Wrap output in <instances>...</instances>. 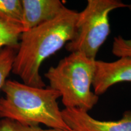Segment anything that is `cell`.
<instances>
[{
  "label": "cell",
  "mask_w": 131,
  "mask_h": 131,
  "mask_svg": "<svg viewBox=\"0 0 131 131\" xmlns=\"http://www.w3.org/2000/svg\"><path fill=\"white\" fill-rule=\"evenodd\" d=\"M79 12L66 8L55 18L23 32L12 72L24 84L42 88L41 65L74 38Z\"/></svg>",
  "instance_id": "cell-1"
},
{
  "label": "cell",
  "mask_w": 131,
  "mask_h": 131,
  "mask_svg": "<svg viewBox=\"0 0 131 131\" xmlns=\"http://www.w3.org/2000/svg\"><path fill=\"white\" fill-rule=\"evenodd\" d=\"M5 97L0 98V118L28 126L42 124L51 129L72 130L58 107L60 94L50 88H40L13 80L2 87Z\"/></svg>",
  "instance_id": "cell-2"
},
{
  "label": "cell",
  "mask_w": 131,
  "mask_h": 131,
  "mask_svg": "<svg viewBox=\"0 0 131 131\" xmlns=\"http://www.w3.org/2000/svg\"><path fill=\"white\" fill-rule=\"evenodd\" d=\"M95 61L81 52H72L45 74L49 88L60 94L65 108L89 112L98 103L99 97L91 91Z\"/></svg>",
  "instance_id": "cell-3"
},
{
  "label": "cell",
  "mask_w": 131,
  "mask_h": 131,
  "mask_svg": "<svg viewBox=\"0 0 131 131\" xmlns=\"http://www.w3.org/2000/svg\"><path fill=\"white\" fill-rule=\"evenodd\" d=\"M129 8L131 5L119 0H88L86 7L78 14L77 33L66 46L70 53L80 52L95 60L98 50L109 34V15L113 10Z\"/></svg>",
  "instance_id": "cell-4"
},
{
  "label": "cell",
  "mask_w": 131,
  "mask_h": 131,
  "mask_svg": "<svg viewBox=\"0 0 131 131\" xmlns=\"http://www.w3.org/2000/svg\"><path fill=\"white\" fill-rule=\"evenodd\" d=\"M61 112L66 123L74 131H131V110L117 121L98 120L76 108H65Z\"/></svg>",
  "instance_id": "cell-5"
},
{
  "label": "cell",
  "mask_w": 131,
  "mask_h": 131,
  "mask_svg": "<svg viewBox=\"0 0 131 131\" xmlns=\"http://www.w3.org/2000/svg\"><path fill=\"white\" fill-rule=\"evenodd\" d=\"M122 82H131V57H120L112 62L96 60L92 86L96 95Z\"/></svg>",
  "instance_id": "cell-6"
},
{
  "label": "cell",
  "mask_w": 131,
  "mask_h": 131,
  "mask_svg": "<svg viewBox=\"0 0 131 131\" xmlns=\"http://www.w3.org/2000/svg\"><path fill=\"white\" fill-rule=\"evenodd\" d=\"M23 32L55 18L66 8L60 0H21Z\"/></svg>",
  "instance_id": "cell-7"
},
{
  "label": "cell",
  "mask_w": 131,
  "mask_h": 131,
  "mask_svg": "<svg viewBox=\"0 0 131 131\" xmlns=\"http://www.w3.org/2000/svg\"><path fill=\"white\" fill-rule=\"evenodd\" d=\"M0 19L23 28L21 0H0Z\"/></svg>",
  "instance_id": "cell-8"
},
{
  "label": "cell",
  "mask_w": 131,
  "mask_h": 131,
  "mask_svg": "<svg viewBox=\"0 0 131 131\" xmlns=\"http://www.w3.org/2000/svg\"><path fill=\"white\" fill-rule=\"evenodd\" d=\"M23 32V29L21 27L7 23L0 19V50L3 47H12L17 50Z\"/></svg>",
  "instance_id": "cell-9"
},
{
  "label": "cell",
  "mask_w": 131,
  "mask_h": 131,
  "mask_svg": "<svg viewBox=\"0 0 131 131\" xmlns=\"http://www.w3.org/2000/svg\"><path fill=\"white\" fill-rule=\"evenodd\" d=\"M16 49L6 47L0 50V90L6 81V78L12 71Z\"/></svg>",
  "instance_id": "cell-10"
},
{
  "label": "cell",
  "mask_w": 131,
  "mask_h": 131,
  "mask_svg": "<svg viewBox=\"0 0 131 131\" xmlns=\"http://www.w3.org/2000/svg\"><path fill=\"white\" fill-rule=\"evenodd\" d=\"M112 53L120 57H131V39L126 40L121 36H117L114 39Z\"/></svg>",
  "instance_id": "cell-11"
},
{
  "label": "cell",
  "mask_w": 131,
  "mask_h": 131,
  "mask_svg": "<svg viewBox=\"0 0 131 131\" xmlns=\"http://www.w3.org/2000/svg\"><path fill=\"white\" fill-rule=\"evenodd\" d=\"M38 126H28L7 118L0 120V131H40Z\"/></svg>",
  "instance_id": "cell-12"
},
{
  "label": "cell",
  "mask_w": 131,
  "mask_h": 131,
  "mask_svg": "<svg viewBox=\"0 0 131 131\" xmlns=\"http://www.w3.org/2000/svg\"><path fill=\"white\" fill-rule=\"evenodd\" d=\"M40 131H74L73 130H61V129H42L41 128Z\"/></svg>",
  "instance_id": "cell-13"
}]
</instances>
